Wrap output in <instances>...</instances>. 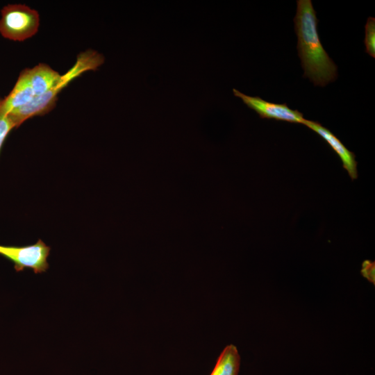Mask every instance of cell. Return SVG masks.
<instances>
[{
	"label": "cell",
	"instance_id": "cell-12",
	"mask_svg": "<svg viewBox=\"0 0 375 375\" xmlns=\"http://www.w3.org/2000/svg\"><path fill=\"white\" fill-rule=\"evenodd\" d=\"M360 273L370 283L375 284V262L374 261L369 260L363 261Z\"/></svg>",
	"mask_w": 375,
	"mask_h": 375
},
{
	"label": "cell",
	"instance_id": "cell-11",
	"mask_svg": "<svg viewBox=\"0 0 375 375\" xmlns=\"http://www.w3.org/2000/svg\"><path fill=\"white\" fill-rule=\"evenodd\" d=\"M15 126L8 115L0 113V151L4 141Z\"/></svg>",
	"mask_w": 375,
	"mask_h": 375
},
{
	"label": "cell",
	"instance_id": "cell-10",
	"mask_svg": "<svg viewBox=\"0 0 375 375\" xmlns=\"http://www.w3.org/2000/svg\"><path fill=\"white\" fill-rule=\"evenodd\" d=\"M364 44L365 51L373 58H375V18L369 17L367 19Z\"/></svg>",
	"mask_w": 375,
	"mask_h": 375
},
{
	"label": "cell",
	"instance_id": "cell-13",
	"mask_svg": "<svg viewBox=\"0 0 375 375\" xmlns=\"http://www.w3.org/2000/svg\"><path fill=\"white\" fill-rule=\"evenodd\" d=\"M2 99L0 98V105L1 103Z\"/></svg>",
	"mask_w": 375,
	"mask_h": 375
},
{
	"label": "cell",
	"instance_id": "cell-3",
	"mask_svg": "<svg viewBox=\"0 0 375 375\" xmlns=\"http://www.w3.org/2000/svg\"><path fill=\"white\" fill-rule=\"evenodd\" d=\"M40 26L37 10L24 4H8L1 10L0 33L10 40L24 41L35 35Z\"/></svg>",
	"mask_w": 375,
	"mask_h": 375
},
{
	"label": "cell",
	"instance_id": "cell-8",
	"mask_svg": "<svg viewBox=\"0 0 375 375\" xmlns=\"http://www.w3.org/2000/svg\"><path fill=\"white\" fill-rule=\"evenodd\" d=\"M28 79L33 93L41 96L54 86L60 78V74L49 65L40 63L33 68H28Z\"/></svg>",
	"mask_w": 375,
	"mask_h": 375
},
{
	"label": "cell",
	"instance_id": "cell-2",
	"mask_svg": "<svg viewBox=\"0 0 375 375\" xmlns=\"http://www.w3.org/2000/svg\"><path fill=\"white\" fill-rule=\"evenodd\" d=\"M105 61L103 56L97 51L88 49L80 53L74 65L63 75L58 81L44 94L36 97L26 106L8 114L15 128L35 116L44 115L52 110L58 100V94L69 83L83 73L90 70H97Z\"/></svg>",
	"mask_w": 375,
	"mask_h": 375
},
{
	"label": "cell",
	"instance_id": "cell-9",
	"mask_svg": "<svg viewBox=\"0 0 375 375\" xmlns=\"http://www.w3.org/2000/svg\"><path fill=\"white\" fill-rule=\"evenodd\" d=\"M240 356L234 344L227 345L220 353L210 375H238Z\"/></svg>",
	"mask_w": 375,
	"mask_h": 375
},
{
	"label": "cell",
	"instance_id": "cell-1",
	"mask_svg": "<svg viewBox=\"0 0 375 375\" xmlns=\"http://www.w3.org/2000/svg\"><path fill=\"white\" fill-rule=\"evenodd\" d=\"M294 18L297 50L303 77L315 86L325 87L338 77V67L324 49L317 31L318 19L310 0H297Z\"/></svg>",
	"mask_w": 375,
	"mask_h": 375
},
{
	"label": "cell",
	"instance_id": "cell-4",
	"mask_svg": "<svg viewBox=\"0 0 375 375\" xmlns=\"http://www.w3.org/2000/svg\"><path fill=\"white\" fill-rule=\"evenodd\" d=\"M51 247L39 239L33 244L17 247L0 245V256L14 264L16 272L32 269L35 274H40L49 269L47 261Z\"/></svg>",
	"mask_w": 375,
	"mask_h": 375
},
{
	"label": "cell",
	"instance_id": "cell-5",
	"mask_svg": "<svg viewBox=\"0 0 375 375\" xmlns=\"http://www.w3.org/2000/svg\"><path fill=\"white\" fill-rule=\"evenodd\" d=\"M233 92L235 97L240 98L244 104L256 111L262 119H272L302 124L306 119L301 112L290 108L287 103L269 102L259 97L244 94L236 89H233Z\"/></svg>",
	"mask_w": 375,
	"mask_h": 375
},
{
	"label": "cell",
	"instance_id": "cell-7",
	"mask_svg": "<svg viewBox=\"0 0 375 375\" xmlns=\"http://www.w3.org/2000/svg\"><path fill=\"white\" fill-rule=\"evenodd\" d=\"M35 97L28 79V68H26L20 72L15 86L8 95L2 99L0 113L8 115L26 106Z\"/></svg>",
	"mask_w": 375,
	"mask_h": 375
},
{
	"label": "cell",
	"instance_id": "cell-6",
	"mask_svg": "<svg viewBox=\"0 0 375 375\" xmlns=\"http://www.w3.org/2000/svg\"><path fill=\"white\" fill-rule=\"evenodd\" d=\"M306 126L320 135L340 157L343 167L347 171L352 180L358 178L357 161L355 154L348 150L342 142L328 128L317 122L305 119Z\"/></svg>",
	"mask_w": 375,
	"mask_h": 375
}]
</instances>
